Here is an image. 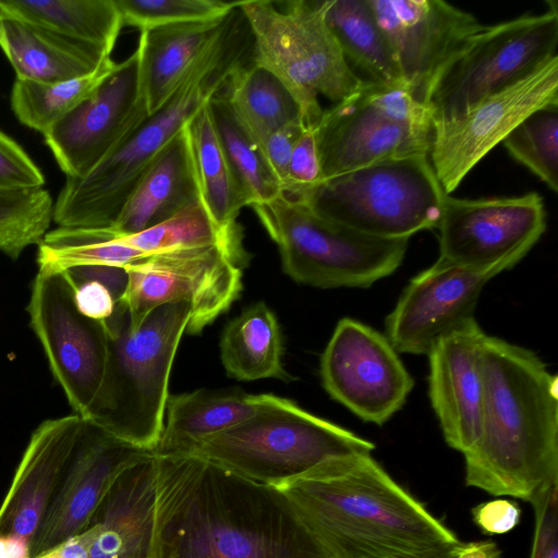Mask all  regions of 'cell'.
Masks as SVG:
<instances>
[{"instance_id": "cell-1", "label": "cell", "mask_w": 558, "mask_h": 558, "mask_svg": "<svg viewBox=\"0 0 558 558\" xmlns=\"http://www.w3.org/2000/svg\"><path fill=\"white\" fill-rule=\"evenodd\" d=\"M147 558H335L280 489L194 454L154 453Z\"/></svg>"}, {"instance_id": "cell-2", "label": "cell", "mask_w": 558, "mask_h": 558, "mask_svg": "<svg viewBox=\"0 0 558 558\" xmlns=\"http://www.w3.org/2000/svg\"><path fill=\"white\" fill-rule=\"evenodd\" d=\"M481 433L465 484L530 502L558 483V378L533 351L486 335Z\"/></svg>"}, {"instance_id": "cell-3", "label": "cell", "mask_w": 558, "mask_h": 558, "mask_svg": "<svg viewBox=\"0 0 558 558\" xmlns=\"http://www.w3.org/2000/svg\"><path fill=\"white\" fill-rule=\"evenodd\" d=\"M276 488L335 558H416L462 544L372 453L332 460Z\"/></svg>"}, {"instance_id": "cell-4", "label": "cell", "mask_w": 558, "mask_h": 558, "mask_svg": "<svg viewBox=\"0 0 558 558\" xmlns=\"http://www.w3.org/2000/svg\"><path fill=\"white\" fill-rule=\"evenodd\" d=\"M253 36L238 5L214 45L190 68L169 100L82 178L66 177L52 220L59 227L111 229L141 179L189 120L241 66Z\"/></svg>"}, {"instance_id": "cell-5", "label": "cell", "mask_w": 558, "mask_h": 558, "mask_svg": "<svg viewBox=\"0 0 558 558\" xmlns=\"http://www.w3.org/2000/svg\"><path fill=\"white\" fill-rule=\"evenodd\" d=\"M190 317L187 303H166L133 329L128 308L117 302L104 322L108 332L106 372L86 420L153 452L163 426L171 367Z\"/></svg>"}, {"instance_id": "cell-6", "label": "cell", "mask_w": 558, "mask_h": 558, "mask_svg": "<svg viewBox=\"0 0 558 558\" xmlns=\"http://www.w3.org/2000/svg\"><path fill=\"white\" fill-rule=\"evenodd\" d=\"M255 401L257 409L251 417L205 439L186 454L279 487L332 460L375 449L372 441L291 400L264 393L255 395Z\"/></svg>"}, {"instance_id": "cell-7", "label": "cell", "mask_w": 558, "mask_h": 558, "mask_svg": "<svg viewBox=\"0 0 558 558\" xmlns=\"http://www.w3.org/2000/svg\"><path fill=\"white\" fill-rule=\"evenodd\" d=\"M280 9L272 1H238L253 36V62L275 74L315 129L323 95L333 104L365 82L351 68L325 20V0H292Z\"/></svg>"}, {"instance_id": "cell-8", "label": "cell", "mask_w": 558, "mask_h": 558, "mask_svg": "<svg viewBox=\"0 0 558 558\" xmlns=\"http://www.w3.org/2000/svg\"><path fill=\"white\" fill-rule=\"evenodd\" d=\"M446 195L428 155H417L383 159L326 179L298 201L364 234L410 240L437 227Z\"/></svg>"}, {"instance_id": "cell-9", "label": "cell", "mask_w": 558, "mask_h": 558, "mask_svg": "<svg viewBox=\"0 0 558 558\" xmlns=\"http://www.w3.org/2000/svg\"><path fill=\"white\" fill-rule=\"evenodd\" d=\"M276 242L284 272L322 289L368 288L402 264L409 239H380L325 219L283 193L252 206Z\"/></svg>"}, {"instance_id": "cell-10", "label": "cell", "mask_w": 558, "mask_h": 558, "mask_svg": "<svg viewBox=\"0 0 558 558\" xmlns=\"http://www.w3.org/2000/svg\"><path fill=\"white\" fill-rule=\"evenodd\" d=\"M315 135L324 181L383 159L428 155L433 120L404 85L365 81L324 110Z\"/></svg>"}, {"instance_id": "cell-11", "label": "cell", "mask_w": 558, "mask_h": 558, "mask_svg": "<svg viewBox=\"0 0 558 558\" xmlns=\"http://www.w3.org/2000/svg\"><path fill=\"white\" fill-rule=\"evenodd\" d=\"M485 25L446 64L427 100L433 124L464 114L481 100L527 77L557 56L558 5Z\"/></svg>"}, {"instance_id": "cell-12", "label": "cell", "mask_w": 558, "mask_h": 558, "mask_svg": "<svg viewBox=\"0 0 558 558\" xmlns=\"http://www.w3.org/2000/svg\"><path fill=\"white\" fill-rule=\"evenodd\" d=\"M242 265L217 244L149 254L125 267L128 288L119 302L128 308L133 329L159 305L187 303L186 330L197 335L239 298Z\"/></svg>"}, {"instance_id": "cell-13", "label": "cell", "mask_w": 558, "mask_h": 558, "mask_svg": "<svg viewBox=\"0 0 558 558\" xmlns=\"http://www.w3.org/2000/svg\"><path fill=\"white\" fill-rule=\"evenodd\" d=\"M438 262L498 275L515 266L546 230L539 194L457 198L446 195L436 227Z\"/></svg>"}, {"instance_id": "cell-14", "label": "cell", "mask_w": 558, "mask_h": 558, "mask_svg": "<svg viewBox=\"0 0 558 558\" xmlns=\"http://www.w3.org/2000/svg\"><path fill=\"white\" fill-rule=\"evenodd\" d=\"M27 312L56 380L75 414L86 420L106 372L105 323L80 313L74 287L63 271L38 270Z\"/></svg>"}, {"instance_id": "cell-15", "label": "cell", "mask_w": 558, "mask_h": 558, "mask_svg": "<svg viewBox=\"0 0 558 558\" xmlns=\"http://www.w3.org/2000/svg\"><path fill=\"white\" fill-rule=\"evenodd\" d=\"M325 390L364 422L384 425L405 404L414 380L386 335L340 319L320 357Z\"/></svg>"}, {"instance_id": "cell-16", "label": "cell", "mask_w": 558, "mask_h": 558, "mask_svg": "<svg viewBox=\"0 0 558 558\" xmlns=\"http://www.w3.org/2000/svg\"><path fill=\"white\" fill-rule=\"evenodd\" d=\"M558 105V56L464 114L433 124L429 160L446 194L529 114Z\"/></svg>"}, {"instance_id": "cell-17", "label": "cell", "mask_w": 558, "mask_h": 558, "mask_svg": "<svg viewBox=\"0 0 558 558\" xmlns=\"http://www.w3.org/2000/svg\"><path fill=\"white\" fill-rule=\"evenodd\" d=\"M148 117L136 49L44 137L65 175L82 178Z\"/></svg>"}, {"instance_id": "cell-18", "label": "cell", "mask_w": 558, "mask_h": 558, "mask_svg": "<svg viewBox=\"0 0 558 558\" xmlns=\"http://www.w3.org/2000/svg\"><path fill=\"white\" fill-rule=\"evenodd\" d=\"M393 51L403 85L427 106L446 64L485 25L441 0H367Z\"/></svg>"}, {"instance_id": "cell-19", "label": "cell", "mask_w": 558, "mask_h": 558, "mask_svg": "<svg viewBox=\"0 0 558 558\" xmlns=\"http://www.w3.org/2000/svg\"><path fill=\"white\" fill-rule=\"evenodd\" d=\"M150 453L84 420L66 473L31 542V558L82 533L116 480Z\"/></svg>"}, {"instance_id": "cell-20", "label": "cell", "mask_w": 558, "mask_h": 558, "mask_svg": "<svg viewBox=\"0 0 558 558\" xmlns=\"http://www.w3.org/2000/svg\"><path fill=\"white\" fill-rule=\"evenodd\" d=\"M496 275L436 260L414 276L386 318V336L399 353L427 355L444 336L473 316L484 286Z\"/></svg>"}, {"instance_id": "cell-21", "label": "cell", "mask_w": 558, "mask_h": 558, "mask_svg": "<svg viewBox=\"0 0 558 558\" xmlns=\"http://www.w3.org/2000/svg\"><path fill=\"white\" fill-rule=\"evenodd\" d=\"M485 337L471 317L440 338L427 354L432 408L447 445L463 454L475 446L481 433Z\"/></svg>"}, {"instance_id": "cell-22", "label": "cell", "mask_w": 558, "mask_h": 558, "mask_svg": "<svg viewBox=\"0 0 558 558\" xmlns=\"http://www.w3.org/2000/svg\"><path fill=\"white\" fill-rule=\"evenodd\" d=\"M84 426L77 414L43 422L32 434L0 506V536L32 542L58 492Z\"/></svg>"}, {"instance_id": "cell-23", "label": "cell", "mask_w": 558, "mask_h": 558, "mask_svg": "<svg viewBox=\"0 0 558 558\" xmlns=\"http://www.w3.org/2000/svg\"><path fill=\"white\" fill-rule=\"evenodd\" d=\"M154 453L113 483L89 523L88 558H147L154 506Z\"/></svg>"}, {"instance_id": "cell-24", "label": "cell", "mask_w": 558, "mask_h": 558, "mask_svg": "<svg viewBox=\"0 0 558 558\" xmlns=\"http://www.w3.org/2000/svg\"><path fill=\"white\" fill-rule=\"evenodd\" d=\"M232 10L219 19L168 24L141 32L137 46L141 82L149 116L169 100L190 68L220 37Z\"/></svg>"}, {"instance_id": "cell-25", "label": "cell", "mask_w": 558, "mask_h": 558, "mask_svg": "<svg viewBox=\"0 0 558 558\" xmlns=\"http://www.w3.org/2000/svg\"><path fill=\"white\" fill-rule=\"evenodd\" d=\"M185 125L165 147L126 201L111 228L118 236L155 227L201 201Z\"/></svg>"}, {"instance_id": "cell-26", "label": "cell", "mask_w": 558, "mask_h": 558, "mask_svg": "<svg viewBox=\"0 0 558 558\" xmlns=\"http://www.w3.org/2000/svg\"><path fill=\"white\" fill-rule=\"evenodd\" d=\"M0 48L16 78L45 84L86 76L110 58L95 46L12 17L0 20Z\"/></svg>"}, {"instance_id": "cell-27", "label": "cell", "mask_w": 558, "mask_h": 558, "mask_svg": "<svg viewBox=\"0 0 558 558\" xmlns=\"http://www.w3.org/2000/svg\"><path fill=\"white\" fill-rule=\"evenodd\" d=\"M256 409L255 395L238 389H198L169 396L153 453L186 454L205 439L247 420Z\"/></svg>"}, {"instance_id": "cell-28", "label": "cell", "mask_w": 558, "mask_h": 558, "mask_svg": "<svg viewBox=\"0 0 558 558\" xmlns=\"http://www.w3.org/2000/svg\"><path fill=\"white\" fill-rule=\"evenodd\" d=\"M221 361L227 374L252 381L293 377L282 365V340L278 320L263 302L246 308L230 322L220 341Z\"/></svg>"}, {"instance_id": "cell-29", "label": "cell", "mask_w": 558, "mask_h": 558, "mask_svg": "<svg viewBox=\"0 0 558 558\" xmlns=\"http://www.w3.org/2000/svg\"><path fill=\"white\" fill-rule=\"evenodd\" d=\"M208 100L189 120L185 129L201 202L217 225L233 229L239 227L240 210L250 203L221 147Z\"/></svg>"}, {"instance_id": "cell-30", "label": "cell", "mask_w": 558, "mask_h": 558, "mask_svg": "<svg viewBox=\"0 0 558 558\" xmlns=\"http://www.w3.org/2000/svg\"><path fill=\"white\" fill-rule=\"evenodd\" d=\"M8 17L36 24L111 56L123 26L114 0H0Z\"/></svg>"}, {"instance_id": "cell-31", "label": "cell", "mask_w": 558, "mask_h": 558, "mask_svg": "<svg viewBox=\"0 0 558 558\" xmlns=\"http://www.w3.org/2000/svg\"><path fill=\"white\" fill-rule=\"evenodd\" d=\"M325 20L347 61L381 85L402 83L390 44L367 0H325Z\"/></svg>"}, {"instance_id": "cell-32", "label": "cell", "mask_w": 558, "mask_h": 558, "mask_svg": "<svg viewBox=\"0 0 558 558\" xmlns=\"http://www.w3.org/2000/svg\"><path fill=\"white\" fill-rule=\"evenodd\" d=\"M221 92L238 121L260 145L275 131L302 120L300 107L283 83L253 61L238 69Z\"/></svg>"}, {"instance_id": "cell-33", "label": "cell", "mask_w": 558, "mask_h": 558, "mask_svg": "<svg viewBox=\"0 0 558 558\" xmlns=\"http://www.w3.org/2000/svg\"><path fill=\"white\" fill-rule=\"evenodd\" d=\"M221 89L208 100L221 147L250 206L267 203L282 193L281 184L262 145L238 121Z\"/></svg>"}, {"instance_id": "cell-34", "label": "cell", "mask_w": 558, "mask_h": 558, "mask_svg": "<svg viewBox=\"0 0 558 558\" xmlns=\"http://www.w3.org/2000/svg\"><path fill=\"white\" fill-rule=\"evenodd\" d=\"M117 236L111 229L58 227L38 243L39 269L63 271L83 265L126 267L149 255Z\"/></svg>"}, {"instance_id": "cell-35", "label": "cell", "mask_w": 558, "mask_h": 558, "mask_svg": "<svg viewBox=\"0 0 558 558\" xmlns=\"http://www.w3.org/2000/svg\"><path fill=\"white\" fill-rule=\"evenodd\" d=\"M116 64L110 57L86 76L52 84L16 78L11 108L22 124L44 134L90 95Z\"/></svg>"}, {"instance_id": "cell-36", "label": "cell", "mask_w": 558, "mask_h": 558, "mask_svg": "<svg viewBox=\"0 0 558 558\" xmlns=\"http://www.w3.org/2000/svg\"><path fill=\"white\" fill-rule=\"evenodd\" d=\"M117 238L122 243L146 254L217 244L226 247L242 263L247 259L242 246L240 227L221 228L214 221L201 201L189 205L155 227Z\"/></svg>"}, {"instance_id": "cell-37", "label": "cell", "mask_w": 558, "mask_h": 558, "mask_svg": "<svg viewBox=\"0 0 558 558\" xmlns=\"http://www.w3.org/2000/svg\"><path fill=\"white\" fill-rule=\"evenodd\" d=\"M508 153L553 192L558 191V105L522 120L502 141Z\"/></svg>"}, {"instance_id": "cell-38", "label": "cell", "mask_w": 558, "mask_h": 558, "mask_svg": "<svg viewBox=\"0 0 558 558\" xmlns=\"http://www.w3.org/2000/svg\"><path fill=\"white\" fill-rule=\"evenodd\" d=\"M122 24L140 32L175 23L206 21L227 15L234 2L220 0H114Z\"/></svg>"}, {"instance_id": "cell-39", "label": "cell", "mask_w": 558, "mask_h": 558, "mask_svg": "<svg viewBox=\"0 0 558 558\" xmlns=\"http://www.w3.org/2000/svg\"><path fill=\"white\" fill-rule=\"evenodd\" d=\"M322 181L323 173L315 129L306 128L293 147L282 193L298 201Z\"/></svg>"}, {"instance_id": "cell-40", "label": "cell", "mask_w": 558, "mask_h": 558, "mask_svg": "<svg viewBox=\"0 0 558 558\" xmlns=\"http://www.w3.org/2000/svg\"><path fill=\"white\" fill-rule=\"evenodd\" d=\"M45 177L26 151L0 130V192L43 187Z\"/></svg>"}, {"instance_id": "cell-41", "label": "cell", "mask_w": 558, "mask_h": 558, "mask_svg": "<svg viewBox=\"0 0 558 558\" xmlns=\"http://www.w3.org/2000/svg\"><path fill=\"white\" fill-rule=\"evenodd\" d=\"M530 504L535 513L530 558H558V483L544 487Z\"/></svg>"}, {"instance_id": "cell-42", "label": "cell", "mask_w": 558, "mask_h": 558, "mask_svg": "<svg viewBox=\"0 0 558 558\" xmlns=\"http://www.w3.org/2000/svg\"><path fill=\"white\" fill-rule=\"evenodd\" d=\"M305 129L303 121L298 119L275 131L262 143L265 157L281 187L287 179L293 147Z\"/></svg>"}, {"instance_id": "cell-43", "label": "cell", "mask_w": 558, "mask_h": 558, "mask_svg": "<svg viewBox=\"0 0 558 558\" xmlns=\"http://www.w3.org/2000/svg\"><path fill=\"white\" fill-rule=\"evenodd\" d=\"M475 524L487 534H504L519 523L521 510L512 500L495 499L482 502L471 510Z\"/></svg>"}, {"instance_id": "cell-44", "label": "cell", "mask_w": 558, "mask_h": 558, "mask_svg": "<svg viewBox=\"0 0 558 558\" xmlns=\"http://www.w3.org/2000/svg\"><path fill=\"white\" fill-rule=\"evenodd\" d=\"M73 286L85 281H96L104 284L119 302L128 288L129 276L125 267L110 265H83L63 270Z\"/></svg>"}, {"instance_id": "cell-45", "label": "cell", "mask_w": 558, "mask_h": 558, "mask_svg": "<svg viewBox=\"0 0 558 558\" xmlns=\"http://www.w3.org/2000/svg\"><path fill=\"white\" fill-rule=\"evenodd\" d=\"M74 287V303L84 316L105 322L116 307V301L110 291L96 281L81 282Z\"/></svg>"}, {"instance_id": "cell-46", "label": "cell", "mask_w": 558, "mask_h": 558, "mask_svg": "<svg viewBox=\"0 0 558 558\" xmlns=\"http://www.w3.org/2000/svg\"><path fill=\"white\" fill-rule=\"evenodd\" d=\"M92 542L93 531L87 526L82 533L35 558H88Z\"/></svg>"}, {"instance_id": "cell-47", "label": "cell", "mask_w": 558, "mask_h": 558, "mask_svg": "<svg viewBox=\"0 0 558 558\" xmlns=\"http://www.w3.org/2000/svg\"><path fill=\"white\" fill-rule=\"evenodd\" d=\"M500 549L495 542L476 541L462 544L456 558H499Z\"/></svg>"}, {"instance_id": "cell-48", "label": "cell", "mask_w": 558, "mask_h": 558, "mask_svg": "<svg viewBox=\"0 0 558 558\" xmlns=\"http://www.w3.org/2000/svg\"><path fill=\"white\" fill-rule=\"evenodd\" d=\"M0 558H31V543L20 536H0Z\"/></svg>"}, {"instance_id": "cell-49", "label": "cell", "mask_w": 558, "mask_h": 558, "mask_svg": "<svg viewBox=\"0 0 558 558\" xmlns=\"http://www.w3.org/2000/svg\"><path fill=\"white\" fill-rule=\"evenodd\" d=\"M462 544L458 545V546H454V547H450V548L440 550V551L435 553L433 555H428V556H424V557H416V558H456L458 553H459V550H460V548H461V546H462Z\"/></svg>"}, {"instance_id": "cell-50", "label": "cell", "mask_w": 558, "mask_h": 558, "mask_svg": "<svg viewBox=\"0 0 558 558\" xmlns=\"http://www.w3.org/2000/svg\"><path fill=\"white\" fill-rule=\"evenodd\" d=\"M8 15L5 14V12L3 11L2 7L0 5V20L2 19H7Z\"/></svg>"}]
</instances>
